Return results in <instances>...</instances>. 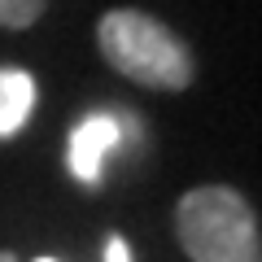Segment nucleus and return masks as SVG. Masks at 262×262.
<instances>
[{
  "instance_id": "nucleus-2",
  "label": "nucleus",
  "mask_w": 262,
  "mask_h": 262,
  "mask_svg": "<svg viewBox=\"0 0 262 262\" xmlns=\"http://www.w3.org/2000/svg\"><path fill=\"white\" fill-rule=\"evenodd\" d=\"M175 232L192 262H262L258 214L227 184H201L179 196Z\"/></svg>"
},
{
  "instance_id": "nucleus-6",
  "label": "nucleus",
  "mask_w": 262,
  "mask_h": 262,
  "mask_svg": "<svg viewBox=\"0 0 262 262\" xmlns=\"http://www.w3.org/2000/svg\"><path fill=\"white\" fill-rule=\"evenodd\" d=\"M105 262H131V249H127L122 236H110L105 241Z\"/></svg>"
},
{
  "instance_id": "nucleus-3",
  "label": "nucleus",
  "mask_w": 262,
  "mask_h": 262,
  "mask_svg": "<svg viewBox=\"0 0 262 262\" xmlns=\"http://www.w3.org/2000/svg\"><path fill=\"white\" fill-rule=\"evenodd\" d=\"M114 144H118V122H114L110 114H88V118L75 127V136H70L66 162H70V170H75L83 184H96Z\"/></svg>"
},
{
  "instance_id": "nucleus-5",
  "label": "nucleus",
  "mask_w": 262,
  "mask_h": 262,
  "mask_svg": "<svg viewBox=\"0 0 262 262\" xmlns=\"http://www.w3.org/2000/svg\"><path fill=\"white\" fill-rule=\"evenodd\" d=\"M48 0H0V27L5 31H27L31 22H39Z\"/></svg>"
},
{
  "instance_id": "nucleus-8",
  "label": "nucleus",
  "mask_w": 262,
  "mask_h": 262,
  "mask_svg": "<svg viewBox=\"0 0 262 262\" xmlns=\"http://www.w3.org/2000/svg\"><path fill=\"white\" fill-rule=\"evenodd\" d=\"M35 262H57V258H35Z\"/></svg>"
},
{
  "instance_id": "nucleus-4",
  "label": "nucleus",
  "mask_w": 262,
  "mask_h": 262,
  "mask_svg": "<svg viewBox=\"0 0 262 262\" xmlns=\"http://www.w3.org/2000/svg\"><path fill=\"white\" fill-rule=\"evenodd\" d=\"M35 110V79L18 66H0V140L18 136Z\"/></svg>"
},
{
  "instance_id": "nucleus-1",
  "label": "nucleus",
  "mask_w": 262,
  "mask_h": 262,
  "mask_svg": "<svg viewBox=\"0 0 262 262\" xmlns=\"http://www.w3.org/2000/svg\"><path fill=\"white\" fill-rule=\"evenodd\" d=\"M96 44H101V57L122 79H131L140 88L184 92L196 79V61L188 53V44L166 22H158L153 13L110 9L96 22Z\"/></svg>"
},
{
  "instance_id": "nucleus-7",
  "label": "nucleus",
  "mask_w": 262,
  "mask_h": 262,
  "mask_svg": "<svg viewBox=\"0 0 262 262\" xmlns=\"http://www.w3.org/2000/svg\"><path fill=\"white\" fill-rule=\"evenodd\" d=\"M0 262H18V258H13V253H0Z\"/></svg>"
}]
</instances>
